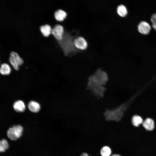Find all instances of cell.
<instances>
[{
	"label": "cell",
	"mask_w": 156,
	"mask_h": 156,
	"mask_svg": "<svg viewBox=\"0 0 156 156\" xmlns=\"http://www.w3.org/2000/svg\"><path fill=\"white\" fill-rule=\"evenodd\" d=\"M151 20L152 23H156V14H153L151 16Z\"/></svg>",
	"instance_id": "19"
},
{
	"label": "cell",
	"mask_w": 156,
	"mask_h": 156,
	"mask_svg": "<svg viewBox=\"0 0 156 156\" xmlns=\"http://www.w3.org/2000/svg\"><path fill=\"white\" fill-rule=\"evenodd\" d=\"M13 107L15 111L19 112H23L25 109L24 103L21 100L15 101L13 104Z\"/></svg>",
	"instance_id": "10"
},
{
	"label": "cell",
	"mask_w": 156,
	"mask_h": 156,
	"mask_svg": "<svg viewBox=\"0 0 156 156\" xmlns=\"http://www.w3.org/2000/svg\"><path fill=\"white\" fill-rule=\"evenodd\" d=\"M9 147L7 141L5 139H3L0 141V151L3 152L6 150Z\"/></svg>",
	"instance_id": "18"
},
{
	"label": "cell",
	"mask_w": 156,
	"mask_h": 156,
	"mask_svg": "<svg viewBox=\"0 0 156 156\" xmlns=\"http://www.w3.org/2000/svg\"><path fill=\"white\" fill-rule=\"evenodd\" d=\"M40 29L42 34L45 36H48L51 33V29L49 25L47 24L41 25Z\"/></svg>",
	"instance_id": "16"
},
{
	"label": "cell",
	"mask_w": 156,
	"mask_h": 156,
	"mask_svg": "<svg viewBox=\"0 0 156 156\" xmlns=\"http://www.w3.org/2000/svg\"><path fill=\"white\" fill-rule=\"evenodd\" d=\"M152 26L153 28L156 30V23H152Z\"/></svg>",
	"instance_id": "21"
},
{
	"label": "cell",
	"mask_w": 156,
	"mask_h": 156,
	"mask_svg": "<svg viewBox=\"0 0 156 156\" xmlns=\"http://www.w3.org/2000/svg\"><path fill=\"white\" fill-rule=\"evenodd\" d=\"M117 11L118 14L121 17L125 16L127 13V9L123 5H119L117 8Z\"/></svg>",
	"instance_id": "17"
},
{
	"label": "cell",
	"mask_w": 156,
	"mask_h": 156,
	"mask_svg": "<svg viewBox=\"0 0 156 156\" xmlns=\"http://www.w3.org/2000/svg\"><path fill=\"white\" fill-rule=\"evenodd\" d=\"M100 152L101 156H111L112 154L111 148L107 146H103L101 148Z\"/></svg>",
	"instance_id": "15"
},
{
	"label": "cell",
	"mask_w": 156,
	"mask_h": 156,
	"mask_svg": "<svg viewBox=\"0 0 156 156\" xmlns=\"http://www.w3.org/2000/svg\"><path fill=\"white\" fill-rule=\"evenodd\" d=\"M74 44L76 48L82 50L86 49L88 46L86 41L81 36L75 38L74 40Z\"/></svg>",
	"instance_id": "7"
},
{
	"label": "cell",
	"mask_w": 156,
	"mask_h": 156,
	"mask_svg": "<svg viewBox=\"0 0 156 156\" xmlns=\"http://www.w3.org/2000/svg\"><path fill=\"white\" fill-rule=\"evenodd\" d=\"M151 29L149 24L145 21L140 22L138 26V29L139 32L144 34H147L149 33Z\"/></svg>",
	"instance_id": "9"
},
{
	"label": "cell",
	"mask_w": 156,
	"mask_h": 156,
	"mask_svg": "<svg viewBox=\"0 0 156 156\" xmlns=\"http://www.w3.org/2000/svg\"><path fill=\"white\" fill-rule=\"evenodd\" d=\"M105 85L102 83L91 75L88 79L87 87L92 94L99 97L104 95L105 90Z\"/></svg>",
	"instance_id": "3"
},
{
	"label": "cell",
	"mask_w": 156,
	"mask_h": 156,
	"mask_svg": "<svg viewBox=\"0 0 156 156\" xmlns=\"http://www.w3.org/2000/svg\"><path fill=\"white\" fill-rule=\"evenodd\" d=\"M80 156H89V155L87 153L83 152L81 154Z\"/></svg>",
	"instance_id": "20"
},
{
	"label": "cell",
	"mask_w": 156,
	"mask_h": 156,
	"mask_svg": "<svg viewBox=\"0 0 156 156\" xmlns=\"http://www.w3.org/2000/svg\"><path fill=\"white\" fill-rule=\"evenodd\" d=\"M111 156H121L119 154H116V153H114V154H112V155H111Z\"/></svg>",
	"instance_id": "22"
},
{
	"label": "cell",
	"mask_w": 156,
	"mask_h": 156,
	"mask_svg": "<svg viewBox=\"0 0 156 156\" xmlns=\"http://www.w3.org/2000/svg\"><path fill=\"white\" fill-rule=\"evenodd\" d=\"M142 125L147 131H152L155 128L154 121L151 118H147L144 120Z\"/></svg>",
	"instance_id": "8"
},
{
	"label": "cell",
	"mask_w": 156,
	"mask_h": 156,
	"mask_svg": "<svg viewBox=\"0 0 156 156\" xmlns=\"http://www.w3.org/2000/svg\"><path fill=\"white\" fill-rule=\"evenodd\" d=\"M11 69L8 64L3 63L1 65L0 68V73L3 75H6L10 74Z\"/></svg>",
	"instance_id": "14"
},
{
	"label": "cell",
	"mask_w": 156,
	"mask_h": 156,
	"mask_svg": "<svg viewBox=\"0 0 156 156\" xmlns=\"http://www.w3.org/2000/svg\"><path fill=\"white\" fill-rule=\"evenodd\" d=\"M131 121L133 125L135 127H138L142 125L144 120L140 116L135 114L131 118Z\"/></svg>",
	"instance_id": "12"
},
{
	"label": "cell",
	"mask_w": 156,
	"mask_h": 156,
	"mask_svg": "<svg viewBox=\"0 0 156 156\" xmlns=\"http://www.w3.org/2000/svg\"><path fill=\"white\" fill-rule=\"evenodd\" d=\"M64 32L62 25L56 24L51 29V33L57 41H59L62 39Z\"/></svg>",
	"instance_id": "6"
},
{
	"label": "cell",
	"mask_w": 156,
	"mask_h": 156,
	"mask_svg": "<svg viewBox=\"0 0 156 156\" xmlns=\"http://www.w3.org/2000/svg\"><path fill=\"white\" fill-rule=\"evenodd\" d=\"M23 130L22 127L20 125L13 126L8 130L7 135L11 140H16L22 135Z\"/></svg>",
	"instance_id": "4"
},
{
	"label": "cell",
	"mask_w": 156,
	"mask_h": 156,
	"mask_svg": "<svg viewBox=\"0 0 156 156\" xmlns=\"http://www.w3.org/2000/svg\"><path fill=\"white\" fill-rule=\"evenodd\" d=\"M28 107L29 110L34 113L38 112L40 108V104L38 102L33 101L29 102Z\"/></svg>",
	"instance_id": "11"
},
{
	"label": "cell",
	"mask_w": 156,
	"mask_h": 156,
	"mask_svg": "<svg viewBox=\"0 0 156 156\" xmlns=\"http://www.w3.org/2000/svg\"><path fill=\"white\" fill-rule=\"evenodd\" d=\"M9 61L14 68L16 70L19 69V66L23 63V60L16 52L12 51L10 53Z\"/></svg>",
	"instance_id": "5"
},
{
	"label": "cell",
	"mask_w": 156,
	"mask_h": 156,
	"mask_svg": "<svg viewBox=\"0 0 156 156\" xmlns=\"http://www.w3.org/2000/svg\"><path fill=\"white\" fill-rule=\"evenodd\" d=\"M75 38L67 31L64 32L62 39L57 41L65 55L73 53L78 51L74 44Z\"/></svg>",
	"instance_id": "2"
},
{
	"label": "cell",
	"mask_w": 156,
	"mask_h": 156,
	"mask_svg": "<svg viewBox=\"0 0 156 156\" xmlns=\"http://www.w3.org/2000/svg\"><path fill=\"white\" fill-rule=\"evenodd\" d=\"M128 105L127 103H125L116 108L107 109L104 113L106 120L116 122L120 121L126 114Z\"/></svg>",
	"instance_id": "1"
},
{
	"label": "cell",
	"mask_w": 156,
	"mask_h": 156,
	"mask_svg": "<svg viewBox=\"0 0 156 156\" xmlns=\"http://www.w3.org/2000/svg\"><path fill=\"white\" fill-rule=\"evenodd\" d=\"M67 13L62 9H58L54 13L55 18L59 21H62L67 16Z\"/></svg>",
	"instance_id": "13"
}]
</instances>
